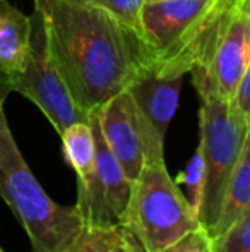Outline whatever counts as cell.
<instances>
[{"label": "cell", "mask_w": 250, "mask_h": 252, "mask_svg": "<svg viewBox=\"0 0 250 252\" xmlns=\"http://www.w3.org/2000/svg\"><path fill=\"white\" fill-rule=\"evenodd\" d=\"M9 93H12V90H10V86H9L7 76L3 72H0V101H5Z\"/></svg>", "instance_id": "obj_21"}, {"label": "cell", "mask_w": 250, "mask_h": 252, "mask_svg": "<svg viewBox=\"0 0 250 252\" xmlns=\"http://www.w3.org/2000/svg\"><path fill=\"white\" fill-rule=\"evenodd\" d=\"M250 67V0L226 28L207 67H194L192 83L200 100L220 96L230 100L244 72Z\"/></svg>", "instance_id": "obj_9"}, {"label": "cell", "mask_w": 250, "mask_h": 252, "mask_svg": "<svg viewBox=\"0 0 250 252\" xmlns=\"http://www.w3.org/2000/svg\"><path fill=\"white\" fill-rule=\"evenodd\" d=\"M0 197L26 232L33 252H58L81 235L83 218L76 204L54 201L28 166L10 132L0 101Z\"/></svg>", "instance_id": "obj_2"}, {"label": "cell", "mask_w": 250, "mask_h": 252, "mask_svg": "<svg viewBox=\"0 0 250 252\" xmlns=\"http://www.w3.org/2000/svg\"><path fill=\"white\" fill-rule=\"evenodd\" d=\"M55 70L83 112L125 91L154 55L136 30L111 12L70 0H34Z\"/></svg>", "instance_id": "obj_1"}, {"label": "cell", "mask_w": 250, "mask_h": 252, "mask_svg": "<svg viewBox=\"0 0 250 252\" xmlns=\"http://www.w3.org/2000/svg\"><path fill=\"white\" fill-rule=\"evenodd\" d=\"M113 232L115 226H111V228H100V226L84 225L81 235L70 246H67L65 249L58 252H110Z\"/></svg>", "instance_id": "obj_16"}, {"label": "cell", "mask_w": 250, "mask_h": 252, "mask_svg": "<svg viewBox=\"0 0 250 252\" xmlns=\"http://www.w3.org/2000/svg\"><path fill=\"white\" fill-rule=\"evenodd\" d=\"M98 110V122L108 150L125 177L134 182L146 163L165 161L153 150L149 134L129 91H122Z\"/></svg>", "instance_id": "obj_8"}, {"label": "cell", "mask_w": 250, "mask_h": 252, "mask_svg": "<svg viewBox=\"0 0 250 252\" xmlns=\"http://www.w3.org/2000/svg\"><path fill=\"white\" fill-rule=\"evenodd\" d=\"M87 122L94 137V166L89 179L77 182L76 208L86 226L111 228L120 225L132 182L125 177L105 143L98 122V110L87 113Z\"/></svg>", "instance_id": "obj_6"}, {"label": "cell", "mask_w": 250, "mask_h": 252, "mask_svg": "<svg viewBox=\"0 0 250 252\" xmlns=\"http://www.w3.org/2000/svg\"><path fill=\"white\" fill-rule=\"evenodd\" d=\"M110 252H147L142 247V244L132 235L122 225L115 226L113 240H111Z\"/></svg>", "instance_id": "obj_20"}, {"label": "cell", "mask_w": 250, "mask_h": 252, "mask_svg": "<svg viewBox=\"0 0 250 252\" xmlns=\"http://www.w3.org/2000/svg\"><path fill=\"white\" fill-rule=\"evenodd\" d=\"M228 105L245 124L250 126V67L244 72L233 96L228 100Z\"/></svg>", "instance_id": "obj_19"}, {"label": "cell", "mask_w": 250, "mask_h": 252, "mask_svg": "<svg viewBox=\"0 0 250 252\" xmlns=\"http://www.w3.org/2000/svg\"><path fill=\"white\" fill-rule=\"evenodd\" d=\"M214 252H250V213L213 237Z\"/></svg>", "instance_id": "obj_15"}, {"label": "cell", "mask_w": 250, "mask_h": 252, "mask_svg": "<svg viewBox=\"0 0 250 252\" xmlns=\"http://www.w3.org/2000/svg\"><path fill=\"white\" fill-rule=\"evenodd\" d=\"M31 45V17L0 0V72L5 76L23 67Z\"/></svg>", "instance_id": "obj_12"}, {"label": "cell", "mask_w": 250, "mask_h": 252, "mask_svg": "<svg viewBox=\"0 0 250 252\" xmlns=\"http://www.w3.org/2000/svg\"><path fill=\"white\" fill-rule=\"evenodd\" d=\"M200 101V141L197 148L200 179L192 206L200 226L209 232L220 215L228 179L237 165L245 137L250 134V126L220 96L204 98Z\"/></svg>", "instance_id": "obj_4"}, {"label": "cell", "mask_w": 250, "mask_h": 252, "mask_svg": "<svg viewBox=\"0 0 250 252\" xmlns=\"http://www.w3.org/2000/svg\"><path fill=\"white\" fill-rule=\"evenodd\" d=\"M120 225L147 252H158L200 226L192 202L170 177L165 161L146 163L132 182Z\"/></svg>", "instance_id": "obj_3"}, {"label": "cell", "mask_w": 250, "mask_h": 252, "mask_svg": "<svg viewBox=\"0 0 250 252\" xmlns=\"http://www.w3.org/2000/svg\"><path fill=\"white\" fill-rule=\"evenodd\" d=\"M63 156L76 172L77 182L89 179L94 166V137L89 122H76L60 134Z\"/></svg>", "instance_id": "obj_14"}, {"label": "cell", "mask_w": 250, "mask_h": 252, "mask_svg": "<svg viewBox=\"0 0 250 252\" xmlns=\"http://www.w3.org/2000/svg\"><path fill=\"white\" fill-rule=\"evenodd\" d=\"M0 252H5V251H3V249H2V247H0Z\"/></svg>", "instance_id": "obj_23"}, {"label": "cell", "mask_w": 250, "mask_h": 252, "mask_svg": "<svg viewBox=\"0 0 250 252\" xmlns=\"http://www.w3.org/2000/svg\"><path fill=\"white\" fill-rule=\"evenodd\" d=\"M250 213V134L245 137L240 156L224 189L221 209L216 223L209 230L211 237H218L242 216Z\"/></svg>", "instance_id": "obj_13"}, {"label": "cell", "mask_w": 250, "mask_h": 252, "mask_svg": "<svg viewBox=\"0 0 250 252\" xmlns=\"http://www.w3.org/2000/svg\"><path fill=\"white\" fill-rule=\"evenodd\" d=\"M158 252H214L213 237L204 226H197Z\"/></svg>", "instance_id": "obj_18"}, {"label": "cell", "mask_w": 250, "mask_h": 252, "mask_svg": "<svg viewBox=\"0 0 250 252\" xmlns=\"http://www.w3.org/2000/svg\"><path fill=\"white\" fill-rule=\"evenodd\" d=\"M70 2L83 3V5H94L111 12L115 17L136 30L140 34L139 12L144 0H70Z\"/></svg>", "instance_id": "obj_17"}, {"label": "cell", "mask_w": 250, "mask_h": 252, "mask_svg": "<svg viewBox=\"0 0 250 252\" xmlns=\"http://www.w3.org/2000/svg\"><path fill=\"white\" fill-rule=\"evenodd\" d=\"M7 81L10 90L26 96L43 112L58 136L72 124L87 120V113L76 105L52 63L43 24L36 10L31 17V45L28 57L17 72L7 76Z\"/></svg>", "instance_id": "obj_5"}, {"label": "cell", "mask_w": 250, "mask_h": 252, "mask_svg": "<svg viewBox=\"0 0 250 252\" xmlns=\"http://www.w3.org/2000/svg\"><path fill=\"white\" fill-rule=\"evenodd\" d=\"M151 2H160V0H144V3H151Z\"/></svg>", "instance_id": "obj_22"}, {"label": "cell", "mask_w": 250, "mask_h": 252, "mask_svg": "<svg viewBox=\"0 0 250 252\" xmlns=\"http://www.w3.org/2000/svg\"><path fill=\"white\" fill-rule=\"evenodd\" d=\"M209 0H160L142 3L139 12L140 36L154 60L178 40Z\"/></svg>", "instance_id": "obj_11"}, {"label": "cell", "mask_w": 250, "mask_h": 252, "mask_svg": "<svg viewBox=\"0 0 250 252\" xmlns=\"http://www.w3.org/2000/svg\"><path fill=\"white\" fill-rule=\"evenodd\" d=\"M249 0H209L178 40L153 63L158 76H185L194 67H207L226 28Z\"/></svg>", "instance_id": "obj_7"}, {"label": "cell", "mask_w": 250, "mask_h": 252, "mask_svg": "<svg viewBox=\"0 0 250 252\" xmlns=\"http://www.w3.org/2000/svg\"><path fill=\"white\" fill-rule=\"evenodd\" d=\"M182 84L184 76H158L149 67L127 88L149 134L154 153L161 158H165V136L177 112Z\"/></svg>", "instance_id": "obj_10"}]
</instances>
